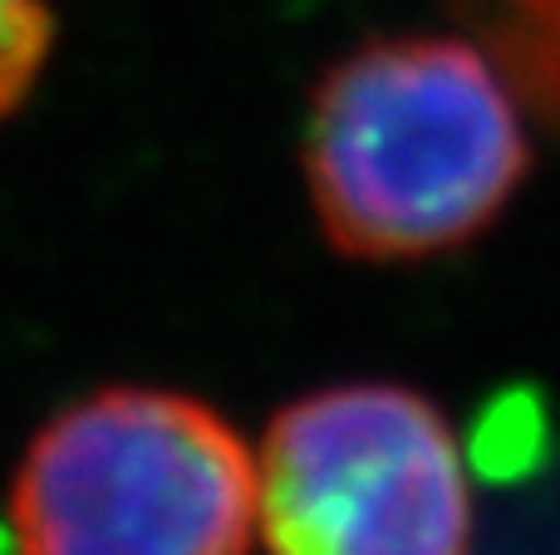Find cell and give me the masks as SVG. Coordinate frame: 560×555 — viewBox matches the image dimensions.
<instances>
[{
	"label": "cell",
	"instance_id": "6da1fadb",
	"mask_svg": "<svg viewBox=\"0 0 560 555\" xmlns=\"http://www.w3.org/2000/svg\"><path fill=\"white\" fill-rule=\"evenodd\" d=\"M532 163L512 79L467 39L388 35L319 74L305 187L349 261H428L502 216Z\"/></svg>",
	"mask_w": 560,
	"mask_h": 555
},
{
	"label": "cell",
	"instance_id": "7a4b0ae2",
	"mask_svg": "<svg viewBox=\"0 0 560 555\" xmlns=\"http://www.w3.org/2000/svg\"><path fill=\"white\" fill-rule=\"evenodd\" d=\"M261 477L242 433L173 389L59 409L10 487L20 555H252Z\"/></svg>",
	"mask_w": 560,
	"mask_h": 555
},
{
	"label": "cell",
	"instance_id": "3957f363",
	"mask_svg": "<svg viewBox=\"0 0 560 555\" xmlns=\"http://www.w3.org/2000/svg\"><path fill=\"white\" fill-rule=\"evenodd\" d=\"M256 477L271 555L472 551V482L453 423L404 383H335L285 403Z\"/></svg>",
	"mask_w": 560,
	"mask_h": 555
},
{
	"label": "cell",
	"instance_id": "277c9868",
	"mask_svg": "<svg viewBox=\"0 0 560 555\" xmlns=\"http://www.w3.org/2000/svg\"><path fill=\"white\" fill-rule=\"evenodd\" d=\"M472 10L522 98L560 128V0H472Z\"/></svg>",
	"mask_w": 560,
	"mask_h": 555
},
{
	"label": "cell",
	"instance_id": "5b68a950",
	"mask_svg": "<svg viewBox=\"0 0 560 555\" xmlns=\"http://www.w3.org/2000/svg\"><path fill=\"white\" fill-rule=\"evenodd\" d=\"M55 45V15L45 0H0V118L15 114L35 88Z\"/></svg>",
	"mask_w": 560,
	"mask_h": 555
}]
</instances>
